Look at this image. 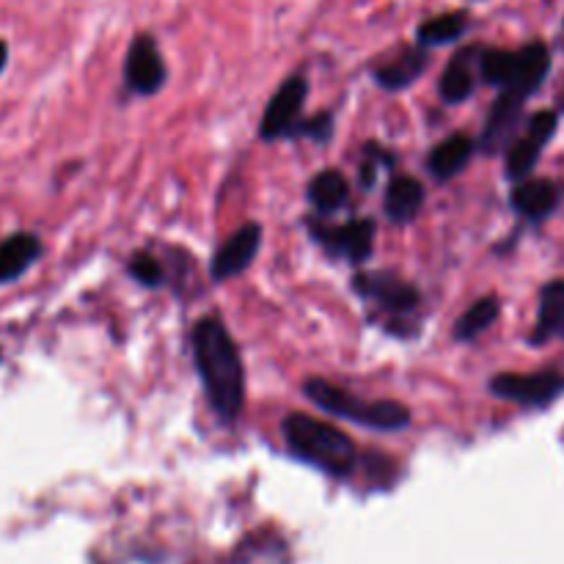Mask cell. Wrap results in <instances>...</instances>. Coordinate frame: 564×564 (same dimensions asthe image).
<instances>
[{"mask_svg":"<svg viewBox=\"0 0 564 564\" xmlns=\"http://www.w3.org/2000/svg\"><path fill=\"white\" fill-rule=\"evenodd\" d=\"M193 358L220 422H237L246 408V369L229 328L218 317H202L193 328Z\"/></svg>","mask_w":564,"mask_h":564,"instance_id":"cell-1","label":"cell"},{"mask_svg":"<svg viewBox=\"0 0 564 564\" xmlns=\"http://www.w3.org/2000/svg\"><path fill=\"white\" fill-rule=\"evenodd\" d=\"M284 441L301 460L334 477H350L358 466V449L334 424L319 422L308 413H290L281 424Z\"/></svg>","mask_w":564,"mask_h":564,"instance_id":"cell-2","label":"cell"},{"mask_svg":"<svg viewBox=\"0 0 564 564\" xmlns=\"http://www.w3.org/2000/svg\"><path fill=\"white\" fill-rule=\"evenodd\" d=\"M303 394L325 413H334V416L347 419V422H356L361 427L383 430V433H397V430H405L411 424L413 413L411 408L402 405L394 400H358L352 391L339 389V386L328 383L323 378H312L303 383Z\"/></svg>","mask_w":564,"mask_h":564,"instance_id":"cell-3","label":"cell"},{"mask_svg":"<svg viewBox=\"0 0 564 564\" xmlns=\"http://www.w3.org/2000/svg\"><path fill=\"white\" fill-rule=\"evenodd\" d=\"M490 391L501 400L518 402L523 408H545L564 394V375L556 369L534 375L505 372L490 380Z\"/></svg>","mask_w":564,"mask_h":564,"instance_id":"cell-4","label":"cell"},{"mask_svg":"<svg viewBox=\"0 0 564 564\" xmlns=\"http://www.w3.org/2000/svg\"><path fill=\"white\" fill-rule=\"evenodd\" d=\"M308 231L334 257L347 259L352 264L367 262L375 251V220L369 218H358L341 226H328L325 220H308Z\"/></svg>","mask_w":564,"mask_h":564,"instance_id":"cell-5","label":"cell"},{"mask_svg":"<svg viewBox=\"0 0 564 564\" xmlns=\"http://www.w3.org/2000/svg\"><path fill=\"white\" fill-rule=\"evenodd\" d=\"M306 97H308L306 77L292 75L290 80L281 83V88L270 97L268 108H264L262 121H259V135H262L264 141L290 138L292 130H295V124L301 121Z\"/></svg>","mask_w":564,"mask_h":564,"instance_id":"cell-6","label":"cell"},{"mask_svg":"<svg viewBox=\"0 0 564 564\" xmlns=\"http://www.w3.org/2000/svg\"><path fill=\"white\" fill-rule=\"evenodd\" d=\"M556 124H560V119H556L554 110H538V113L529 119L527 132L518 135L516 141L507 147V176H510L512 182H521L532 174L534 165L540 163V154H543L545 143L554 138Z\"/></svg>","mask_w":564,"mask_h":564,"instance_id":"cell-7","label":"cell"},{"mask_svg":"<svg viewBox=\"0 0 564 564\" xmlns=\"http://www.w3.org/2000/svg\"><path fill=\"white\" fill-rule=\"evenodd\" d=\"M165 69L163 53H160L158 42H154L152 33H138L132 39L130 50H127L124 58V83L132 94H158L165 86Z\"/></svg>","mask_w":564,"mask_h":564,"instance_id":"cell-8","label":"cell"},{"mask_svg":"<svg viewBox=\"0 0 564 564\" xmlns=\"http://www.w3.org/2000/svg\"><path fill=\"white\" fill-rule=\"evenodd\" d=\"M352 290L358 292L367 301H375L380 308H386L389 314H413L422 303V295L413 284H408L405 279L394 273H386V270H378V273H358L352 279Z\"/></svg>","mask_w":564,"mask_h":564,"instance_id":"cell-9","label":"cell"},{"mask_svg":"<svg viewBox=\"0 0 564 564\" xmlns=\"http://www.w3.org/2000/svg\"><path fill=\"white\" fill-rule=\"evenodd\" d=\"M523 102L527 99L518 97V94L501 91V97L490 108L482 135H479V149L485 154L507 152V147L516 141L518 130L523 127Z\"/></svg>","mask_w":564,"mask_h":564,"instance_id":"cell-10","label":"cell"},{"mask_svg":"<svg viewBox=\"0 0 564 564\" xmlns=\"http://www.w3.org/2000/svg\"><path fill=\"white\" fill-rule=\"evenodd\" d=\"M259 248H262V226L259 224H246L224 242V246L215 251L213 268H209V275L213 281H229L235 275L246 273L248 268L257 259Z\"/></svg>","mask_w":564,"mask_h":564,"instance_id":"cell-11","label":"cell"},{"mask_svg":"<svg viewBox=\"0 0 564 564\" xmlns=\"http://www.w3.org/2000/svg\"><path fill=\"white\" fill-rule=\"evenodd\" d=\"M479 53H482V47L471 44V47H463L452 55L444 75H441V86H438L441 99H444V102L460 105L471 97L479 77Z\"/></svg>","mask_w":564,"mask_h":564,"instance_id":"cell-12","label":"cell"},{"mask_svg":"<svg viewBox=\"0 0 564 564\" xmlns=\"http://www.w3.org/2000/svg\"><path fill=\"white\" fill-rule=\"evenodd\" d=\"M551 72V53L543 42H532L527 47L516 50V69H512L510 83L501 91H512L518 97L529 99Z\"/></svg>","mask_w":564,"mask_h":564,"instance_id":"cell-13","label":"cell"},{"mask_svg":"<svg viewBox=\"0 0 564 564\" xmlns=\"http://www.w3.org/2000/svg\"><path fill=\"white\" fill-rule=\"evenodd\" d=\"M42 257V242L31 231H17L0 242V284L17 281Z\"/></svg>","mask_w":564,"mask_h":564,"instance_id":"cell-14","label":"cell"},{"mask_svg":"<svg viewBox=\"0 0 564 564\" xmlns=\"http://www.w3.org/2000/svg\"><path fill=\"white\" fill-rule=\"evenodd\" d=\"M556 202H560V187L551 180H521L512 191L510 204L518 215L529 220H543L554 213Z\"/></svg>","mask_w":564,"mask_h":564,"instance_id":"cell-15","label":"cell"},{"mask_svg":"<svg viewBox=\"0 0 564 564\" xmlns=\"http://www.w3.org/2000/svg\"><path fill=\"white\" fill-rule=\"evenodd\" d=\"M477 152V143L468 135H449L446 141H441L438 147L430 152L427 158V171L438 182H449L460 174L468 165V160Z\"/></svg>","mask_w":564,"mask_h":564,"instance_id":"cell-16","label":"cell"},{"mask_svg":"<svg viewBox=\"0 0 564 564\" xmlns=\"http://www.w3.org/2000/svg\"><path fill=\"white\" fill-rule=\"evenodd\" d=\"M424 207V185L413 176H397L383 196V213L391 224H408Z\"/></svg>","mask_w":564,"mask_h":564,"instance_id":"cell-17","label":"cell"},{"mask_svg":"<svg viewBox=\"0 0 564 564\" xmlns=\"http://www.w3.org/2000/svg\"><path fill=\"white\" fill-rule=\"evenodd\" d=\"M551 339H564V281L554 279L540 292V314L534 325L532 345H545Z\"/></svg>","mask_w":564,"mask_h":564,"instance_id":"cell-18","label":"cell"},{"mask_svg":"<svg viewBox=\"0 0 564 564\" xmlns=\"http://www.w3.org/2000/svg\"><path fill=\"white\" fill-rule=\"evenodd\" d=\"M427 64V47H413L408 50V53H402L400 58L378 66V69H375V80H378V86L389 88V91H402V88H408L413 80H419V77L424 75Z\"/></svg>","mask_w":564,"mask_h":564,"instance_id":"cell-19","label":"cell"},{"mask_svg":"<svg viewBox=\"0 0 564 564\" xmlns=\"http://www.w3.org/2000/svg\"><path fill=\"white\" fill-rule=\"evenodd\" d=\"M468 25H471L468 11H446V14L430 17L416 28V44L419 47H444V44L466 36Z\"/></svg>","mask_w":564,"mask_h":564,"instance_id":"cell-20","label":"cell"},{"mask_svg":"<svg viewBox=\"0 0 564 564\" xmlns=\"http://www.w3.org/2000/svg\"><path fill=\"white\" fill-rule=\"evenodd\" d=\"M347 198H350V187H347V180L341 171L325 169L308 182V202L317 209L319 218L345 207Z\"/></svg>","mask_w":564,"mask_h":564,"instance_id":"cell-21","label":"cell"},{"mask_svg":"<svg viewBox=\"0 0 564 564\" xmlns=\"http://www.w3.org/2000/svg\"><path fill=\"white\" fill-rule=\"evenodd\" d=\"M501 314V303L499 297L488 295V297H479L477 303L466 308V312L457 317L455 323V339L457 341H474L477 336H482L490 325L499 319Z\"/></svg>","mask_w":564,"mask_h":564,"instance_id":"cell-22","label":"cell"},{"mask_svg":"<svg viewBox=\"0 0 564 564\" xmlns=\"http://www.w3.org/2000/svg\"><path fill=\"white\" fill-rule=\"evenodd\" d=\"M130 275L141 286H149V290H158V286H163V281H165L163 264H160L158 259H154L152 253H147V251L132 253Z\"/></svg>","mask_w":564,"mask_h":564,"instance_id":"cell-23","label":"cell"},{"mask_svg":"<svg viewBox=\"0 0 564 564\" xmlns=\"http://www.w3.org/2000/svg\"><path fill=\"white\" fill-rule=\"evenodd\" d=\"M330 124H334L330 113H317V116H312V119L297 121L290 138H312V141L323 143V141H328L330 132H334V127Z\"/></svg>","mask_w":564,"mask_h":564,"instance_id":"cell-24","label":"cell"},{"mask_svg":"<svg viewBox=\"0 0 564 564\" xmlns=\"http://www.w3.org/2000/svg\"><path fill=\"white\" fill-rule=\"evenodd\" d=\"M6 61H9V44H6L3 39H0V72L6 69Z\"/></svg>","mask_w":564,"mask_h":564,"instance_id":"cell-25","label":"cell"}]
</instances>
